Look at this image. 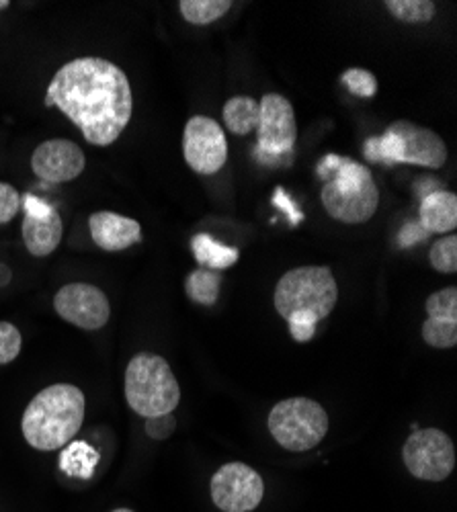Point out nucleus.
<instances>
[{
	"mask_svg": "<svg viewBox=\"0 0 457 512\" xmlns=\"http://www.w3.org/2000/svg\"><path fill=\"white\" fill-rule=\"evenodd\" d=\"M175 429H177V418L173 414L146 418V433L154 441H166L169 437H173Z\"/></svg>",
	"mask_w": 457,
	"mask_h": 512,
	"instance_id": "28",
	"label": "nucleus"
},
{
	"mask_svg": "<svg viewBox=\"0 0 457 512\" xmlns=\"http://www.w3.org/2000/svg\"><path fill=\"white\" fill-rule=\"evenodd\" d=\"M21 232L23 242L33 256H50L62 242L64 224L58 211H54L48 218L25 216Z\"/></svg>",
	"mask_w": 457,
	"mask_h": 512,
	"instance_id": "17",
	"label": "nucleus"
},
{
	"mask_svg": "<svg viewBox=\"0 0 457 512\" xmlns=\"http://www.w3.org/2000/svg\"><path fill=\"white\" fill-rule=\"evenodd\" d=\"M21 209V195L19 191L9 185L0 183V224H9Z\"/></svg>",
	"mask_w": 457,
	"mask_h": 512,
	"instance_id": "27",
	"label": "nucleus"
},
{
	"mask_svg": "<svg viewBox=\"0 0 457 512\" xmlns=\"http://www.w3.org/2000/svg\"><path fill=\"white\" fill-rule=\"evenodd\" d=\"M343 84L349 89V93H353L355 97H361V99H371L378 93V78L363 68L345 70Z\"/></svg>",
	"mask_w": 457,
	"mask_h": 512,
	"instance_id": "25",
	"label": "nucleus"
},
{
	"mask_svg": "<svg viewBox=\"0 0 457 512\" xmlns=\"http://www.w3.org/2000/svg\"><path fill=\"white\" fill-rule=\"evenodd\" d=\"M429 261L433 269L439 273H455L457 271V236L449 234L439 238L429 250Z\"/></svg>",
	"mask_w": 457,
	"mask_h": 512,
	"instance_id": "24",
	"label": "nucleus"
},
{
	"mask_svg": "<svg viewBox=\"0 0 457 512\" xmlns=\"http://www.w3.org/2000/svg\"><path fill=\"white\" fill-rule=\"evenodd\" d=\"M126 400L144 418L173 414L181 400V388L171 365L160 355H136L126 369Z\"/></svg>",
	"mask_w": 457,
	"mask_h": 512,
	"instance_id": "6",
	"label": "nucleus"
},
{
	"mask_svg": "<svg viewBox=\"0 0 457 512\" xmlns=\"http://www.w3.org/2000/svg\"><path fill=\"white\" fill-rule=\"evenodd\" d=\"M93 242L105 252H121L142 240V228L134 218L115 211H97L89 218Z\"/></svg>",
	"mask_w": 457,
	"mask_h": 512,
	"instance_id": "15",
	"label": "nucleus"
},
{
	"mask_svg": "<svg viewBox=\"0 0 457 512\" xmlns=\"http://www.w3.org/2000/svg\"><path fill=\"white\" fill-rule=\"evenodd\" d=\"M87 156L70 140H48L31 154V168L37 179L46 183H68L85 173Z\"/></svg>",
	"mask_w": 457,
	"mask_h": 512,
	"instance_id": "13",
	"label": "nucleus"
},
{
	"mask_svg": "<svg viewBox=\"0 0 457 512\" xmlns=\"http://www.w3.org/2000/svg\"><path fill=\"white\" fill-rule=\"evenodd\" d=\"M224 125L234 136H248L259 125V103L253 97H232L222 111Z\"/></svg>",
	"mask_w": 457,
	"mask_h": 512,
	"instance_id": "20",
	"label": "nucleus"
},
{
	"mask_svg": "<svg viewBox=\"0 0 457 512\" xmlns=\"http://www.w3.org/2000/svg\"><path fill=\"white\" fill-rule=\"evenodd\" d=\"M419 224L427 234H449L457 228V195L449 191H431L423 197Z\"/></svg>",
	"mask_w": 457,
	"mask_h": 512,
	"instance_id": "16",
	"label": "nucleus"
},
{
	"mask_svg": "<svg viewBox=\"0 0 457 512\" xmlns=\"http://www.w3.org/2000/svg\"><path fill=\"white\" fill-rule=\"evenodd\" d=\"M408 472L425 482H443L455 467V447L439 429L414 431L402 449Z\"/></svg>",
	"mask_w": 457,
	"mask_h": 512,
	"instance_id": "9",
	"label": "nucleus"
},
{
	"mask_svg": "<svg viewBox=\"0 0 457 512\" xmlns=\"http://www.w3.org/2000/svg\"><path fill=\"white\" fill-rule=\"evenodd\" d=\"M48 107H58L93 146L117 142L134 113L128 74L117 64L87 56L64 64L52 78Z\"/></svg>",
	"mask_w": 457,
	"mask_h": 512,
	"instance_id": "1",
	"label": "nucleus"
},
{
	"mask_svg": "<svg viewBox=\"0 0 457 512\" xmlns=\"http://www.w3.org/2000/svg\"><path fill=\"white\" fill-rule=\"evenodd\" d=\"M339 300L335 275L328 267H298L287 271L275 287V310L289 320L308 314L316 322L330 316Z\"/></svg>",
	"mask_w": 457,
	"mask_h": 512,
	"instance_id": "5",
	"label": "nucleus"
},
{
	"mask_svg": "<svg viewBox=\"0 0 457 512\" xmlns=\"http://www.w3.org/2000/svg\"><path fill=\"white\" fill-rule=\"evenodd\" d=\"M363 154L376 164H417L427 168H441L447 162V146L439 134L412 121H394L384 136L369 138Z\"/></svg>",
	"mask_w": 457,
	"mask_h": 512,
	"instance_id": "4",
	"label": "nucleus"
},
{
	"mask_svg": "<svg viewBox=\"0 0 457 512\" xmlns=\"http://www.w3.org/2000/svg\"><path fill=\"white\" fill-rule=\"evenodd\" d=\"M263 496V478L246 463H226L212 478V500L224 512H251Z\"/></svg>",
	"mask_w": 457,
	"mask_h": 512,
	"instance_id": "10",
	"label": "nucleus"
},
{
	"mask_svg": "<svg viewBox=\"0 0 457 512\" xmlns=\"http://www.w3.org/2000/svg\"><path fill=\"white\" fill-rule=\"evenodd\" d=\"M429 318L423 324L425 343L433 349H453L457 345V289L445 287L427 300Z\"/></svg>",
	"mask_w": 457,
	"mask_h": 512,
	"instance_id": "14",
	"label": "nucleus"
},
{
	"mask_svg": "<svg viewBox=\"0 0 457 512\" xmlns=\"http://www.w3.org/2000/svg\"><path fill=\"white\" fill-rule=\"evenodd\" d=\"M183 154L197 175H216L228 160V142L218 121L195 115L183 134Z\"/></svg>",
	"mask_w": 457,
	"mask_h": 512,
	"instance_id": "11",
	"label": "nucleus"
},
{
	"mask_svg": "<svg viewBox=\"0 0 457 512\" xmlns=\"http://www.w3.org/2000/svg\"><path fill=\"white\" fill-rule=\"evenodd\" d=\"M21 207H25V216H31V218H48V216H52V213L56 211L52 205L44 203V201L33 197V195H25Z\"/></svg>",
	"mask_w": 457,
	"mask_h": 512,
	"instance_id": "30",
	"label": "nucleus"
},
{
	"mask_svg": "<svg viewBox=\"0 0 457 512\" xmlns=\"http://www.w3.org/2000/svg\"><path fill=\"white\" fill-rule=\"evenodd\" d=\"M275 203L281 207L283 205V209H287L289 211V218H292V222L296 224V222H300V211H296V209H292V205H289V203H292V199H289L287 195H285V191H281V189H277L275 191Z\"/></svg>",
	"mask_w": 457,
	"mask_h": 512,
	"instance_id": "32",
	"label": "nucleus"
},
{
	"mask_svg": "<svg viewBox=\"0 0 457 512\" xmlns=\"http://www.w3.org/2000/svg\"><path fill=\"white\" fill-rule=\"evenodd\" d=\"M23 338L17 326L11 322H0V365L13 363L21 353Z\"/></svg>",
	"mask_w": 457,
	"mask_h": 512,
	"instance_id": "26",
	"label": "nucleus"
},
{
	"mask_svg": "<svg viewBox=\"0 0 457 512\" xmlns=\"http://www.w3.org/2000/svg\"><path fill=\"white\" fill-rule=\"evenodd\" d=\"M222 275L212 269H195L185 279V293L189 300L201 306H214L220 297Z\"/></svg>",
	"mask_w": 457,
	"mask_h": 512,
	"instance_id": "21",
	"label": "nucleus"
},
{
	"mask_svg": "<svg viewBox=\"0 0 457 512\" xmlns=\"http://www.w3.org/2000/svg\"><path fill=\"white\" fill-rule=\"evenodd\" d=\"M97 463H99V451L85 441H70L66 449L60 453V469L70 478H78V480L93 478Z\"/></svg>",
	"mask_w": 457,
	"mask_h": 512,
	"instance_id": "19",
	"label": "nucleus"
},
{
	"mask_svg": "<svg viewBox=\"0 0 457 512\" xmlns=\"http://www.w3.org/2000/svg\"><path fill=\"white\" fill-rule=\"evenodd\" d=\"M113 512H134V510H128V508H117V510H113Z\"/></svg>",
	"mask_w": 457,
	"mask_h": 512,
	"instance_id": "35",
	"label": "nucleus"
},
{
	"mask_svg": "<svg viewBox=\"0 0 457 512\" xmlns=\"http://www.w3.org/2000/svg\"><path fill=\"white\" fill-rule=\"evenodd\" d=\"M9 7H11L9 0H0V11H5V9H9Z\"/></svg>",
	"mask_w": 457,
	"mask_h": 512,
	"instance_id": "34",
	"label": "nucleus"
},
{
	"mask_svg": "<svg viewBox=\"0 0 457 512\" xmlns=\"http://www.w3.org/2000/svg\"><path fill=\"white\" fill-rule=\"evenodd\" d=\"M384 7L402 23H429L435 17L431 0H386Z\"/></svg>",
	"mask_w": 457,
	"mask_h": 512,
	"instance_id": "23",
	"label": "nucleus"
},
{
	"mask_svg": "<svg viewBox=\"0 0 457 512\" xmlns=\"http://www.w3.org/2000/svg\"><path fill=\"white\" fill-rule=\"evenodd\" d=\"M269 433L287 451H308L328 433L326 410L310 398H289L273 406Z\"/></svg>",
	"mask_w": 457,
	"mask_h": 512,
	"instance_id": "7",
	"label": "nucleus"
},
{
	"mask_svg": "<svg viewBox=\"0 0 457 512\" xmlns=\"http://www.w3.org/2000/svg\"><path fill=\"white\" fill-rule=\"evenodd\" d=\"M87 400L80 388L70 383H56L41 390L25 408L23 437L37 451L66 447L85 422Z\"/></svg>",
	"mask_w": 457,
	"mask_h": 512,
	"instance_id": "3",
	"label": "nucleus"
},
{
	"mask_svg": "<svg viewBox=\"0 0 457 512\" xmlns=\"http://www.w3.org/2000/svg\"><path fill=\"white\" fill-rule=\"evenodd\" d=\"M54 308L58 316L82 330H101L111 316L107 295L89 283H68L56 297Z\"/></svg>",
	"mask_w": 457,
	"mask_h": 512,
	"instance_id": "12",
	"label": "nucleus"
},
{
	"mask_svg": "<svg viewBox=\"0 0 457 512\" xmlns=\"http://www.w3.org/2000/svg\"><path fill=\"white\" fill-rule=\"evenodd\" d=\"M257 158L267 166L287 164L283 156L292 158L298 125L292 103L283 95L269 93L259 103V125H257Z\"/></svg>",
	"mask_w": 457,
	"mask_h": 512,
	"instance_id": "8",
	"label": "nucleus"
},
{
	"mask_svg": "<svg viewBox=\"0 0 457 512\" xmlns=\"http://www.w3.org/2000/svg\"><path fill=\"white\" fill-rule=\"evenodd\" d=\"M316 173L324 181L320 199L332 220L365 224L373 218L380 191L367 166L339 154H326L318 162Z\"/></svg>",
	"mask_w": 457,
	"mask_h": 512,
	"instance_id": "2",
	"label": "nucleus"
},
{
	"mask_svg": "<svg viewBox=\"0 0 457 512\" xmlns=\"http://www.w3.org/2000/svg\"><path fill=\"white\" fill-rule=\"evenodd\" d=\"M191 250L195 261L203 269H212V271H224L230 269L238 261V250L232 246H226L212 238L210 234H197L191 240Z\"/></svg>",
	"mask_w": 457,
	"mask_h": 512,
	"instance_id": "18",
	"label": "nucleus"
},
{
	"mask_svg": "<svg viewBox=\"0 0 457 512\" xmlns=\"http://www.w3.org/2000/svg\"><path fill=\"white\" fill-rule=\"evenodd\" d=\"M232 9L230 0H183L179 11L191 25H210L222 19Z\"/></svg>",
	"mask_w": 457,
	"mask_h": 512,
	"instance_id": "22",
	"label": "nucleus"
},
{
	"mask_svg": "<svg viewBox=\"0 0 457 512\" xmlns=\"http://www.w3.org/2000/svg\"><path fill=\"white\" fill-rule=\"evenodd\" d=\"M9 279H11V269L3 265V267H0V287L7 285V283H9Z\"/></svg>",
	"mask_w": 457,
	"mask_h": 512,
	"instance_id": "33",
	"label": "nucleus"
},
{
	"mask_svg": "<svg viewBox=\"0 0 457 512\" xmlns=\"http://www.w3.org/2000/svg\"><path fill=\"white\" fill-rule=\"evenodd\" d=\"M425 236H427V232L423 230V226H421L419 222H408V224L400 230V234H398V244H400L402 248H408V246H412V244L421 242Z\"/></svg>",
	"mask_w": 457,
	"mask_h": 512,
	"instance_id": "31",
	"label": "nucleus"
},
{
	"mask_svg": "<svg viewBox=\"0 0 457 512\" xmlns=\"http://www.w3.org/2000/svg\"><path fill=\"white\" fill-rule=\"evenodd\" d=\"M316 324L318 322L308 314H298V316L287 320L289 334H292L296 343H308V340H312L316 334Z\"/></svg>",
	"mask_w": 457,
	"mask_h": 512,
	"instance_id": "29",
	"label": "nucleus"
}]
</instances>
